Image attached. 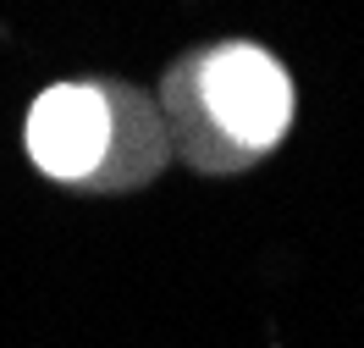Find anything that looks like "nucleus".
I'll use <instances>...</instances> for the list:
<instances>
[{
  "label": "nucleus",
  "instance_id": "nucleus-1",
  "mask_svg": "<svg viewBox=\"0 0 364 348\" xmlns=\"http://www.w3.org/2000/svg\"><path fill=\"white\" fill-rule=\"evenodd\" d=\"M177 78L193 83L199 111L243 155L271 149L287 133V122H293V83L259 45H215L193 67H182Z\"/></svg>",
  "mask_w": 364,
  "mask_h": 348
},
{
  "label": "nucleus",
  "instance_id": "nucleus-2",
  "mask_svg": "<svg viewBox=\"0 0 364 348\" xmlns=\"http://www.w3.org/2000/svg\"><path fill=\"white\" fill-rule=\"evenodd\" d=\"M116 144V111L111 89L100 83H55L28 111V155L45 177L83 183L111 161Z\"/></svg>",
  "mask_w": 364,
  "mask_h": 348
}]
</instances>
